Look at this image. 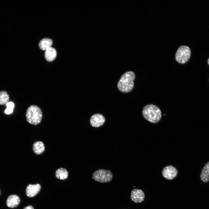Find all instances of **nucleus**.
Here are the masks:
<instances>
[{"instance_id": "nucleus-1", "label": "nucleus", "mask_w": 209, "mask_h": 209, "mask_svg": "<svg viewBox=\"0 0 209 209\" xmlns=\"http://www.w3.org/2000/svg\"><path fill=\"white\" fill-rule=\"evenodd\" d=\"M135 74L132 71H128L123 74L118 81L117 87L118 90L123 93H128L131 91L134 88V81Z\"/></svg>"}, {"instance_id": "nucleus-2", "label": "nucleus", "mask_w": 209, "mask_h": 209, "mask_svg": "<svg viewBox=\"0 0 209 209\" xmlns=\"http://www.w3.org/2000/svg\"><path fill=\"white\" fill-rule=\"evenodd\" d=\"M142 113L145 119L153 123L159 122L162 116L160 108L156 105L153 104H148L144 106Z\"/></svg>"}, {"instance_id": "nucleus-3", "label": "nucleus", "mask_w": 209, "mask_h": 209, "mask_svg": "<svg viewBox=\"0 0 209 209\" xmlns=\"http://www.w3.org/2000/svg\"><path fill=\"white\" fill-rule=\"evenodd\" d=\"M26 116L28 122L33 125H37L42 120V113L38 106L33 105L28 108Z\"/></svg>"}, {"instance_id": "nucleus-4", "label": "nucleus", "mask_w": 209, "mask_h": 209, "mask_svg": "<svg viewBox=\"0 0 209 209\" xmlns=\"http://www.w3.org/2000/svg\"><path fill=\"white\" fill-rule=\"evenodd\" d=\"M113 177V173L110 170L103 169L96 170L92 174L93 179L102 183L110 182L112 180Z\"/></svg>"}, {"instance_id": "nucleus-5", "label": "nucleus", "mask_w": 209, "mask_h": 209, "mask_svg": "<svg viewBox=\"0 0 209 209\" xmlns=\"http://www.w3.org/2000/svg\"><path fill=\"white\" fill-rule=\"evenodd\" d=\"M191 56V51L188 46H182L179 48L175 54V59L178 63L183 64L187 62Z\"/></svg>"}, {"instance_id": "nucleus-6", "label": "nucleus", "mask_w": 209, "mask_h": 209, "mask_svg": "<svg viewBox=\"0 0 209 209\" xmlns=\"http://www.w3.org/2000/svg\"><path fill=\"white\" fill-rule=\"evenodd\" d=\"M178 171L176 168L172 165H168L164 167L162 171L163 176L168 180L174 178L177 175Z\"/></svg>"}, {"instance_id": "nucleus-7", "label": "nucleus", "mask_w": 209, "mask_h": 209, "mask_svg": "<svg viewBox=\"0 0 209 209\" xmlns=\"http://www.w3.org/2000/svg\"><path fill=\"white\" fill-rule=\"evenodd\" d=\"M105 118L102 115L96 113L92 115L90 120V123L93 127H98L101 126L105 122Z\"/></svg>"}, {"instance_id": "nucleus-8", "label": "nucleus", "mask_w": 209, "mask_h": 209, "mask_svg": "<svg viewBox=\"0 0 209 209\" xmlns=\"http://www.w3.org/2000/svg\"><path fill=\"white\" fill-rule=\"evenodd\" d=\"M130 197L131 200L136 203L143 201L145 199V195L143 192L139 189H134L131 192Z\"/></svg>"}, {"instance_id": "nucleus-9", "label": "nucleus", "mask_w": 209, "mask_h": 209, "mask_svg": "<svg viewBox=\"0 0 209 209\" xmlns=\"http://www.w3.org/2000/svg\"><path fill=\"white\" fill-rule=\"evenodd\" d=\"M41 188V186L39 184H29L26 189V195L29 197H33L38 193Z\"/></svg>"}, {"instance_id": "nucleus-10", "label": "nucleus", "mask_w": 209, "mask_h": 209, "mask_svg": "<svg viewBox=\"0 0 209 209\" xmlns=\"http://www.w3.org/2000/svg\"><path fill=\"white\" fill-rule=\"evenodd\" d=\"M20 199L16 195H12L8 197L6 200V204L8 207L14 208L17 206L19 204Z\"/></svg>"}, {"instance_id": "nucleus-11", "label": "nucleus", "mask_w": 209, "mask_h": 209, "mask_svg": "<svg viewBox=\"0 0 209 209\" xmlns=\"http://www.w3.org/2000/svg\"><path fill=\"white\" fill-rule=\"evenodd\" d=\"M200 178L201 181L204 183L209 181V161L204 166L201 172Z\"/></svg>"}, {"instance_id": "nucleus-12", "label": "nucleus", "mask_w": 209, "mask_h": 209, "mask_svg": "<svg viewBox=\"0 0 209 209\" xmlns=\"http://www.w3.org/2000/svg\"><path fill=\"white\" fill-rule=\"evenodd\" d=\"M57 55L56 50L53 48L51 47L45 51L44 56L46 60L49 62L54 60Z\"/></svg>"}, {"instance_id": "nucleus-13", "label": "nucleus", "mask_w": 209, "mask_h": 209, "mask_svg": "<svg viewBox=\"0 0 209 209\" xmlns=\"http://www.w3.org/2000/svg\"><path fill=\"white\" fill-rule=\"evenodd\" d=\"M34 152L36 154H40L43 153L45 150V147L43 143L41 141L35 142L33 146Z\"/></svg>"}, {"instance_id": "nucleus-14", "label": "nucleus", "mask_w": 209, "mask_h": 209, "mask_svg": "<svg viewBox=\"0 0 209 209\" xmlns=\"http://www.w3.org/2000/svg\"><path fill=\"white\" fill-rule=\"evenodd\" d=\"M53 44L52 40L48 38H45L42 39L39 42V45L41 49L45 51L51 47Z\"/></svg>"}, {"instance_id": "nucleus-15", "label": "nucleus", "mask_w": 209, "mask_h": 209, "mask_svg": "<svg viewBox=\"0 0 209 209\" xmlns=\"http://www.w3.org/2000/svg\"><path fill=\"white\" fill-rule=\"evenodd\" d=\"M55 175L57 179L61 180H64L68 177V173L66 169L63 168H60L56 170Z\"/></svg>"}, {"instance_id": "nucleus-16", "label": "nucleus", "mask_w": 209, "mask_h": 209, "mask_svg": "<svg viewBox=\"0 0 209 209\" xmlns=\"http://www.w3.org/2000/svg\"><path fill=\"white\" fill-rule=\"evenodd\" d=\"M9 97L7 93L5 91H0V105H6L9 102Z\"/></svg>"}, {"instance_id": "nucleus-17", "label": "nucleus", "mask_w": 209, "mask_h": 209, "mask_svg": "<svg viewBox=\"0 0 209 209\" xmlns=\"http://www.w3.org/2000/svg\"><path fill=\"white\" fill-rule=\"evenodd\" d=\"M6 108L4 111V113L7 114H10L13 111L15 104L12 102H8L6 105Z\"/></svg>"}, {"instance_id": "nucleus-18", "label": "nucleus", "mask_w": 209, "mask_h": 209, "mask_svg": "<svg viewBox=\"0 0 209 209\" xmlns=\"http://www.w3.org/2000/svg\"><path fill=\"white\" fill-rule=\"evenodd\" d=\"M23 209H34V208L32 206H28L25 207Z\"/></svg>"}, {"instance_id": "nucleus-19", "label": "nucleus", "mask_w": 209, "mask_h": 209, "mask_svg": "<svg viewBox=\"0 0 209 209\" xmlns=\"http://www.w3.org/2000/svg\"><path fill=\"white\" fill-rule=\"evenodd\" d=\"M208 65H209V58L208 59Z\"/></svg>"}]
</instances>
